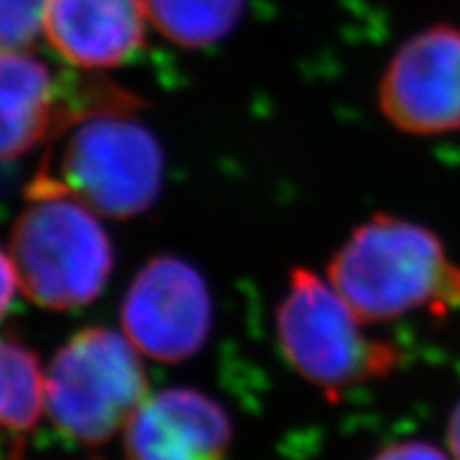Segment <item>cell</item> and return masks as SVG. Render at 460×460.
Returning a JSON list of instances; mask_svg holds the SVG:
<instances>
[{
    "instance_id": "obj_1",
    "label": "cell",
    "mask_w": 460,
    "mask_h": 460,
    "mask_svg": "<svg viewBox=\"0 0 460 460\" xmlns=\"http://www.w3.org/2000/svg\"><path fill=\"white\" fill-rule=\"evenodd\" d=\"M329 281L367 326L460 305V267L441 239L390 214L352 230L332 256Z\"/></svg>"
},
{
    "instance_id": "obj_2",
    "label": "cell",
    "mask_w": 460,
    "mask_h": 460,
    "mask_svg": "<svg viewBox=\"0 0 460 460\" xmlns=\"http://www.w3.org/2000/svg\"><path fill=\"white\" fill-rule=\"evenodd\" d=\"M22 292L51 312H73L101 296L113 273V245L99 214L41 171L11 230Z\"/></svg>"
},
{
    "instance_id": "obj_3",
    "label": "cell",
    "mask_w": 460,
    "mask_h": 460,
    "mask_svg": "<svg viewBox=\"0 0 460 460\" xmlns=\"http://www.w3.org/2000/svg\"><path fill=\"white\" fill-rule=\"evenodd\" d=\"M365 322L312 269H295L275 314L279 348L303 379L339 394L388 376L399 354L365 332Z\"/></svg>"
},
{
    "instance_id": "obj_4",
    "label": "cell",
    "mask_w": 460,
    "mask_h": 460,
    "mask_svg": "<svg viewBox=\"0 0 460 460\" xmlns=\"http://www.w3.org/2000/svg\"><path fill=\"white\" fill-rule=\"evenodd\" d=\"M141 356L128 337L101 326L68 339L45 371L54 427L79 444H107L149 396Z\"/></svg>"
},
{
    "instance_id": "obj_5",
    "label": "cell",
    "mask_w": 460,
    "mask_h": 460,
    "mask_svg": "<svg viewBox=\"0 0 460 460\" xmlns=\"http://www.w3.org/2000/svg\"><path fill=\"white\" fill-rule=\"evenodd\" d=\"M128 113H101L68 130L60 172H54L75 197L109 220L146 214L163 192V147Z\"/></svg>"
},
{
    "instance_id": "obj_6",
    "label": "cell",
    "mask_w": 460,
    "mask_h": 460,
    "mask_svg": "<svg viewBox=\"0 0 460 460\" xmlns=\"http://www.w3.org/2000/svg\"><path fill=\"white\" fill-rule=\"evenodd\" d=\"M137 107V96L122 88L54 75L39 58L0 49V163L26 156L94 115Z\"/></svg>"
},
{
    "instance_id": "obj_7",
    "label": "cell",
    "mask_w": 460,
    "mask_h": 460,
    "mask_svg": "<svg viewBox=\"0 0 460 460\" xmlns=\"http://www.w3.org/2000/svg\"><path fill=\"white\" fill-rule=\"evenodd\" d=\"M124 335L147 358L177 365L209 337L214 305L207 281L188 261L156 256L130 281L119 309Z\"/></svg>"
},
{
    "instance_id": "obj_8",
    "label": "cell",
    "mask_w": 460,
    "mask_h": 460,
    "mask_svg": "<svg viewBox=\"0 0 460 460\" xmlns=\"http://www.w3.org/2000/svg\"><path fill=\"white\" fill-rule=\"evenodd\" d=\"M377 105L405 135L458 132L460 28L435 24L407 39L379 79Z\"/></svg>"
},
{
    "instance_id": "obj_9",
    "label": "cell",
    "mask_w": 460,
    "mask_h": 460,
    "mask_svg": "<svg viewBox=\"0 0 460 460\" xmlns=\"http://www.w3.org/2000/svg\"><path fill=\"white\" fill-rule=\"evenodd\" d=\"M230 439L226 410L194 388L147 396L124 427L128 460H224Z\"/></svg>"
},
{
    "instance_id": "obj_10",
    "label": "cell",
    "mask_w": 460,
    "mask_h": 460,
    "mask_svg": "<svg viewBox=\"0 0 460 460\" xmlns=\"http://www.w3.org/2000/svg\"><path fill=\"white\" fill-rule=\"evenodd\" d=\"M146 17V0H49L43 32L68 65L99 71L141 49Z\"/></svg>"
},
{
    "instance_id": "obj_11",
    "label": "cell",
    "mask_w": 460,
    "mask_h": 460,
    "mask_svg": "<svg viewBox=\"0 0 460 460\" xmlns=\"http://www.w3.org/2000/svg\"><path fill=\"white\" fill-rule=\"evenodd\" d=\"M245 0H146L156 31L186 49L209 48L239 24Z\"/></svg>"
},
{
    "instance_id": "obj_12",
    "label": "cell",
    "mask_w": 460,
    "mask_h": 460,
    "mask_svg": "<svg viewBox=\"0 0 460 460\" xmlns=\"http://www.w3.org/2000/svg\"><path fill=\"white\" fill-rule=\"evenodd\" d=\"M45 411V371L24 345L0 339V427L28 430Z\"/></svg>"
},
{
    "instance_id": "obj_13",
    "label": "cell",
    "mask_w": 460,
    "mask_h": 460,
    "mask_svg": "<svg viewBox=\"0 0 460 460\" xmlns=\"http://www.w3.org/2000/svg\"><path fill=\"white\" fill-rule=\"evenodd\" d=\"M371 460H454L450 452H444L429 441H396L382 447Z\"/></svg>"
},
{
    "instance_id": "obj_14",
    "label": "cell",
    "mask_w": 460,
    "mask_h": 460,
    "mask_svg": "<svg viewBox=\"0 0 460 460\" xmlns=\"http://www.w3.org/2000/svg\"><path fill=\"white\" fill-rule=\"evenodd\" d=\"M17 286H20V279H17L13 258L0 247V320L7 315L11 303H13Z\"/></svg>"
},
{
    "instance_id": "obj_15",
    "label": "cell",
    "mask_w": 460,
    "mask_h": 460,
    "mask_svg": "<svg viewBox=\"0 0 460 460\" xmlns=\"http://www.w3.org/2000/svg\"><path fill=\"white\" fill-rule=\"evenodd\" d=\"M447 452L454 460H460V401L454 405L450 413V420H447Z\"/></svg>"
}]
</instances>
